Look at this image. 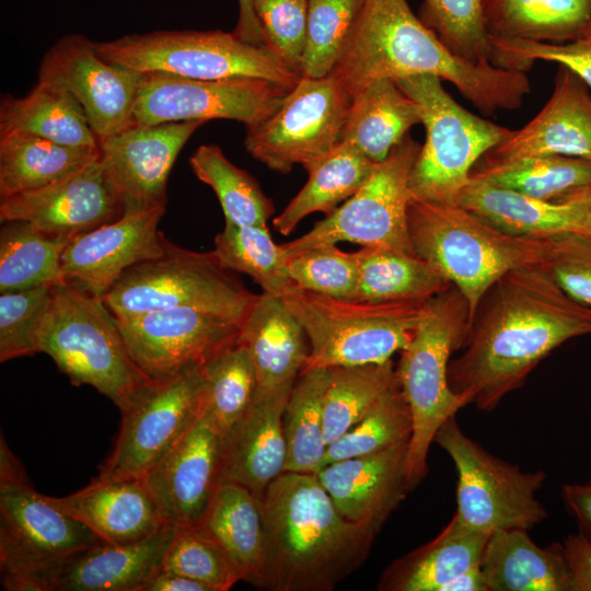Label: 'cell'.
Wrapping results in <instances>:
<instances>
[{"label":"cell","instance_id":"6da1fadb","mask_svg":"<svg viewBox=\"0 0 591 591\" xmlns=\"http://www.w3.org/2000/svg\"><path fill=\"white\" fill-rule=\"evenodd\" d=\"M591 334V309L569 298L543 265L513 269L483 296L449 383L466 405L494 410L565 341Z\"/></svg>","mask_w":591,"mask_h":591},{"label":"cell","instance_id":"7a4b0ae2","mask_svg":"<svg viewBox=\"0 0 591 591\" xmlns=\"http://www.w3.org/2000/svg\"><path fill=\"white\" fill-rule=\"evenodd\" d=\"M333 73L351 97L376 80L437 76L486 115L519 108L531 91L523 71L473 62L452 53L414 14L407 0H364Z\"/></svg>","mask_w":591,"mask_h":591},{"label":"cell","instance_id":"3957f363","mask_svg":"<svg viewBox=\"0 0 591 591\" xmlns=\"http://www.w3.org/2000/svg\"><path fill=\"white\" fill-rule=\"evenodd\" d=\"M259 501L260 589L332 591L363 565L379 534L347 520L313 473H282Z\"/></svg>","mask_w":591,"mask_h":591},{"label":"cell","instance_id":"277c9868","mask_svg":"<svg viewBox=\"0 0 591 591\" xmlns=\"http://www.w3.org/2000/svg\"><path fill=\"white\" fill-rule=\"evenodd\" d=\"M408 229L415 253L465 297L471 321L483 296L500 277L545 264L553 237L509 234L456 202L414 198Z\"/></svg>","mask_w":591,"mask_h":591},{"label":"cell","instance_id":"5b68a950","mask_svg":"<svg viewBox=\"0 0 591 591\" xmlns=\"http://www.w3.org/2000/svg\"><path fill=\"white\" fill-rule=\"evenodd\" d=\"M471 323L470 306L451 286L422 306L412 340L395 368L412 415L406 470L412 490L428 473V452L440 427L466 406L449 383V364L463 348Z\"/></svg>","mask_w":591,"mask_h":591},{"label":"cell","instance_id":"8992f818","mask_svg":"<svg viewBox=\"0 0 591 591\" xmlns=\"http://www.w3.org/2000/svg\"><path fill=\"white\" fill-rule=\"evenodd\" d=\"M38 350L73 384L93 386L120 412L151 381L131 357L104 300L66 282L53 287Z\"/></svg>","mask_w":591,"mask_h":591},{"label":"cell","instance_id":"52a82bcc","mask_svg":"<svg viewBox=\"0 0 591 591\" xmlns=\"http://www.w3.org/2000/svg\"><path fill=\"white\" fill-rule=\"evenodd\" d=\"M281 299L309 339L301 373L391 360L412 340L425 304L340 300L296 286Z\"/></svg>","mask_w":591,"mask_h":591},{"label":"cell","instance_id":"ba28073f","mask_svg":"<svg viewBox=\"0 0 591 591\" xmlns=\"http://www.w3.org/2000/svg\"><path fill=\"white\" fill-rule=\"evenodd\" d=\"M107 61L138 72L200 80L257 78L292 90L301 74L268 46L222 31H154L96 43Z\"/></svg>","mask_w":591,"mask_h":591},{"label":"cell","instance_id":"9c48e42d","mask_svg":"<svg viewBox=\"0 0 591 591\" xmlns=\"http://www.w3.org/2000/svg\"><path fill=\"white\" fill-rule=\"evenodd\" d=\"M441 81L437 76L419 74L396 83L417 103L426 130L410 173L413 198L455 202L477 162L513 130L462 107Z\"/></svg>","mask_w":591,"mask_h":591},{"label":"cell","instance_id":"30bf717a","mask_svg":"<svg viewBox=\"0 0 591 591\" xmlns=\"http://www.w3.org/2000/svg\"><path fill=\"white\" fill-rule=\"evenodd\" d=\"M257 294L220 266L212 251L167 243L163 255L128 268L103 299L117 318L192 308L242 324Z\"/></svg>","mask_w":591,"mask_h":591},{"label":"cell","instance_id":"8fae6325","mask_svg":"<svg viewBox=\"0 0 591 591\" xmlns=\"http://www.w3.org/2000/svg\"><path fill=\"white\" fill-rule=\"evenodd\" d=\"M452 459L457 473L456 511L464 525L483 533L503 529L530 530L547 515L537 499L544 471L524 472L487 452L450 417L434 440Z\"/></svg>","mask_w":591,"mask_h":591},{"label":"cell","instance_id":"7c38bea8","mask_svg":"<svg viewBox=\"0 0 591 591\" xmlns=\"http://www.w3.org/2000/svg\"><path fill=\"white\" fill-rule=\"evenodd\" d=\"M420 144L407 135L376 163L362 187L305 234L281 244L287 260L316 246L341 241L416 254L408 229L410 173Z\"/></svg>","mask_w":591,"mask_h":591},{"label":"cell","instance_id":"4fadbf2b","mask_svg":"<svg viewBox=\"0 0 591 591\" xmlns=\"http://www.w3.org/2000/svg\"><path fill=\"white\" fill-rule=\"evenodd\" d=\"M351 100L333 72L301 77L273 115L247 126L245 149L275 172L308 171L340 141Z\"/></svg>","mask_w":591,"mask_h":591},{"label":"cell","instance_id":"5bb4252c","mask_svg":"<svg viewBox=\"0 0 591 591\" xmlns=\"http://www.w3.org/2000/svg\"><path fill=\"white\" fill-rule=\"evenodd\" d=\"M202 387L201 364L151 380L121 410L118 437L96 477H143L198 418Z\"/></svg>","mask_w":591,"mask_h":591},{"label":"cell","instance_id":"9a60e30c","mask_svg":"<svg viewBox=\"0 0 591 591\" xmlns=\"http://www.w3.org/2000/svg\"><path fill=\"white\" fill-rule=\"evenodd\" d=\"M291 90L257 78L200 80L165 72H143L135 125L233 119L252 126L273 115Z\"/></svg>","mask_w":591,"mask_h":591},{"label":"cell","instance_id":"2e32d148","mask_svg":"<svg viewBox=\"0 0 591 591\" xmlns=\"http://www.w3.org/2000/svg\"><path fill=\"white\" fill-rule=\"evenodd\" d=\"M103 542L81 521L26 480H0V570L44 572L66 557ZM47 587V583H46ZM48 591V589H47Z\"/></svg>","mask_w":591,"mask_h":591},{"label":"cell","instance_id":"e0dca14e","mask_svg":"<svg viewBox=\"0 0 591 591\" xmlns=\"http://www.w3.org/2000/svg\"><path fill=\"white\" fill-rule=\"evenodd\" d=\"M141 72L105 60L81 34L57 40L44 55L38 80L63 85L82 106L99 139L134 123Z\"/></svg>","mask_w":591,"mask_h":591},{"label":"cell","instance_id":"ac0fdd59","mask_svg":"<svg viewBox=\"0 0 591 591\" xmlns=\"http://www.w3.org/2000/svg\"><path fill=\"white\" fill-rule=\"evenodd\" d=\"M117 322L131 357L151 380L202 364L236 343L241 326L192 308L157 310Z\"/></svg>","mask_w":591,"mask_h":591},{"label":"cell","instance_id":"d6986e66","mask_svg":"<svg viewBox=\"0 0 591 591\" xmlns=\"http://www.w3.org/2000/svg\"><path fill=\"white\" fill-rule=\"evenodd\" d=\"M204 123L132 124L99 139L100 160L123 204L124 215L165 208L173 164Z\"/></svg>","mask_w":591,"mask_h":591},{"label":"cell","instance_id":"ffe728a7","mask_svg":"<svg viewBox=\"0 0 591 591\" xmlns=\"http://www.w3.org/2000/svg\"><path fill=\"white\" fill-rule=\"evenodd\" d=\"M124 216L123 204L100 160L69 176L0 202V221H25L71 241Z\"/></svg>","mask_w":591,"mask_h":591},{"label":"cell","instance_id":"44dd1931","mask_svg":"<svg viewBox=\"0 0 591 591\" xmlns=\"http://www.w3.org/2000/svg\"><path fill=\"white\" fill-rule=\"evenodd\" d=\"M164 211L124 215L71 240L61 257L63 282L104 299L128 268L165 253L169 241L158 229Z\"/></svg>","mask_w":591,"mask_h":591},{"label":"cell","instance_id":"7402d4cb","mask_svg":"<svg viewBox=\"0 0 591 591\" xmlns=\"http://www.w3.org/2000/svg\"><path fill=\"white\" fill-rule=\"evenodd\" d=\"M223 439L199 414L177 444L144 476L165 523L202 522L219 484Z\"/></svg>","mask_w":591,"mask_h":591},{"label":"cell","instance_id":"603a6c76","mask_svg":"<svg viewBox=\"0 0 591 591\" xmlns=\"http://www.w3.org/2000/svg\"><path fill=\"white\" fill-rule=\"evenodd\" d=\"M408 442H399L371 455L332 462L315 473L347 520L380 533L412 491L406 470Z\"/></svg>","mask_w":591,"mask_h":591},{"label":"cell","instance_id":"cb8c5ba5","mask_svg":"<svg viewBox=\"0 0 591 591\" xmlns=\"http://www.w3.org/2000/svg\"><path fill=\"white\" fill-rule=\"evenodd\" d=\"M554 90L543 108L484 157L515 160L564 155L591 162V93L570 69L558 65Z\"/></svg>","mask_w":591,"mask_h":591},{"label":"cell","instance_id":"d4e9b609","mask_svg":"<svg viewBox=\"0 0 591 591\" xmlns=\"http://www.w3.org/2000/svg\"><path fill=\"white\" fill-rule=\"evenodd\" d=\"M177 526L165 523L132 543H102L73 553L48 568V591H143L161 569Z\"/></svg>","mask_w":591,"mask_h":591},{"label":"cell","instance_id":"484cf974","mask_svg":"<svg viewBox=\"0 0 591 591\" xmlns=\"http://www.w3.org/2000/svg\"><path fill=\"white\" fill-rule=\"evenodd\" d=\"M291 391L255 393L252 406L223 441L220 482H233L262 498L282 473L287 445L282 418Z\"/></svg>","mask_w":591,"mask_h":591},{"label":"cell","instance_id":"4316f807","mask_svg":"<svg viewBox=\"0 0 591 591\" xmlns=\"http://www.w3.org/2000/svg\"><path fill=\"white\" fill-rule=\"evenodd\" d=\"M49 499L109 544L140 541L165 524L143 477H95L76 493Z\"/></svg>","mask_w":591,"mask_h":591},{"label":"cell","instance_id":"83f0119b","mask_svg":"<svg viewBox=\"0 0 591 591\" xmlns=\"http://www.w3.org/2000/svg\"><path fill=\"white\" fill-rule=\"evenodd\" d=\"M237 341L252 359L256 393L291 391L310 354L308 336L283 300L265 292L242 322Z\"/></svg>","mask_w":591,"mask_h":591},{"label":"cell","instance_id":"f1b7e54d","mask_svg":"<svg viewBox=\"0 0 591 591\" xmlns=\"http://www.w3.org/2000/svg\"><path fill=\"white\" fill-rule=\"evenodd\" d=\"M455 202L509 234L551 237L580 233L591 236L580 206L538 199L482 179L471 177Z\"/></svg>","mask_w":591,"mask_h":591},{"label":"cell","instance_id":"f546056e","mask_svg":"<svg viewBox=\"0 0 591 591\" xmlns=\"http://www.w3.org/2000/svg\"><path fill=\"white\" fill-rule=\"evenodd\" d=\"M480 570L488 591H572L563 544L541 547L524 529L490 533Z\"/></svg>","mask_w":591,"mask_h":591},{"label":"cell","instance_id":"4dcf8cb0","mask_svg":"<svg viewBox=\"0 0 591 591\" xmlns=\"http://www.w3.org/2000/svg\"><path fill=\"white\" fill-rule=\"evenodd\" d=\"M489 535L453 515L434 538L386 567L378 590L444 591L457 576L480 565Z\"/></svg>","mask_w":591,"mask_h":591},{"label":"cell","instance_id":"1f68e13d","mask_svg":"<svg viewBox=\"0 0 591 591\" xmlns=\"http://www.w3.org/2000/svg\"><path fill=\"white\" fill-rule=\"evenodd\" d=\"M417 103L392 79L371 82L351 100L340 141L359 149L374 163L384 161L415 125Z\"/></svg>","mask_w":591,"mask_h":591},{"label":"cell","instance_id":"d6a6232c","mask_svg":"<svg viewBox=\"0 0 591 591\" xmlns=\"http://www.w3.org/2000/svg\"><path fill=\"white\" fill-rule=\"evenodd\" d=\"M25 132L60 144L99 148L82 106L61 84L38 80L22 97L5 95L0 105V134Z\"/></svg>","mask_w":591,"mask_h":591},{"label":"cell","instance_id":"836d02e7","mask_svg":"<svg viewBox=\"0 0 591 591\" xmlns=\"http://www.w3.org/2000/svg\"><path fill=\"white\" fill-rule=\"evenodd\" d=\"M200 524L225 552L241 579L262 588L264 528L259 498L241 484L220 482Z\"/></svg>","mask_w":591,"mask_h":591},{"label":"cell","instance_id":"e575fe53","mask_svg":"<svg viewBox=\"0 0 591 591\" xmlns=\"http://www.w3.org/2000/svg\"><path fill=\"white\" fill-rule=\"evenodd\" d=\"M489 37L564 44L583 38L591 0H482Z\"/></svg>","mask_w":591,"mask_h":591},{"label":"cell","instance_id":"d590c367","mask_svg":"<svg viewBox=\"0 0 591 591\" xmlns=\"http://www.w3.org/2000/svg\"><path fill=\"white\" fill-rule=\"evenodd\" d=\"M354 254L358 265L356 301L424 303L452 286L417 254L378 245L362 246Z\"/></svg>","mask_w":591,"mask_h":591},{"label":"cell","instance_id":"8d00e7d4","mask_svg":"<svg viewBox=\"0 0 591 591\" xmlns=\"http://www.w3.org/2000/svg\"><path fill=\"white\" fill-rule=\"evenodd\" d=\"M99 158V148L65 146L25 132L0 134V199L53 184Z\"/></svg>","mask_w":591,"mask_h":591},{"label":"cell","instance_id":"74e56055","mask_svg":"<svg viewBox=\"0 0 591 591\" xmlns=\"http://www.w3.org/2000/svg\"><path fill=\"white\" fill-rule=\"evenodd\" d=\"M375 164L355 146L339 141L308 170L306 184L273 220L274 228L288 235L310 213L329 215L362 187Z\"/></svg>","mask_w":591,"mask_h":591},{"label":"cell","instance_id":"f35d334b","mask_svg":"<svg viewBox=\"0 0 591 591\" xmlns=\"http://www.w3.org/2000/svg\"><path fill=\"white\" fill-rule=\"evenodd\" d=\"M471 177L538 199L557 201L567 193L591 184V162L564 155L507 161L483 157L472 170Z\"/></svg>","mask_w":591,"mask_h":591},{"label":"cell","instance_id":"ab89813d","mask_svg":"<svg viewBox=\"0 0 591 591\" xmlns=\"http://www.w3.org/2000/svg\"><path fill=\"white\" fill-rule=\"evenodd\" d=\"M201 369L200 415L224 441L253 404L257 385L255 369L247 349L239 341L211 356Z\"/></svg>","mask_w":591,"mask_h":591},{"label":"cell","instance_id":"60d3db41","mask_svg":"<svg viewBox=\"0 0 591 591\" xmlns=\"http://www.w3.org/2000/svg\"><path fill=\"white\" fill-rule=\"evenodd\" d=\"M328 381L329 369H314L302 372L291 390L282 418L285 472L315 474L323 465L327 450L324 396Z\"/></svg>","mask_w":591,"mask_h":591},{"label":"cell","instance_id":"b9f144b4","mask_svg":"<svg viewBox=\"0 0 591 591\" xmlns=\"http://www.w3.org/2000/svg\"><path fill=\"white\" fill-rule=\"evenodd\" d=\"M1 224L0 292L63 282L61 257L70 241L21 220Z\"/></svg>","mask_w":591,"mask_h":591},{"label":"cell","instance_id":"7bdbcfd3","mask_svg":"<svg viewBox=\"0 0 591 591\" xmlns=\"http://www.w3.org/2000/svg\"><path fill=\"white\" fill-rule=\"evenodd\" d=\"M189 165L196 177L217 195L225 223L267 227L275 210L271 200L257 181L229 161L218 146L198 147L189 158Z\"/></svg>","mask_w":591,"mask_h":591},{"label":"cell","instance_id":"ee69618b","mask_svg":"<svg viewBox=\"0 0 591 591\" xmlns=\"http://www.w3.org/2000/svg\"><path fill=\"white\" fill-rule=\"evenodd\" d=\"M212 253L222 268L250 276L265 293L281 298L294 286L282 247L273 241L268 227L225 223Z\"/></svg>","mask_w":591,"mask_h":591},{"label":"cell","instance_id":"f6af8a7d","mask_svg":"<svg viewBox=\"0 0 591 591\" xmlns=\"http://www.w3.org/2000/svg\"><path fill=\"white\" fill-rule=\"evenodd\" d=\"M396 382L392 360L331 368L324 396V436L327 445L354 427Z\"/></svg>","mask_w":591,"mask_h":591},{"label":"cell","instance_id":"bcb514c9","mask_svg":"<svg viewBox=\"0 0 591 591\" xmlns=\"http://www.w3.org/2000/svg\"><path fill=\"white\" fill-rule=\"evenodd\" d=\"M412 415L398 381L348 431L327 445L323 465L371 455L409 440Z\"/></svg>","mask_w":591,"mask_h":591},{"label":"cell","instance_id":"7dc6e473","mask_svg":"<svg viewBox=\"0 0 591 591\" xmlns=\"http://www.w3.org/2000/svg\"><path fill=\"white\" fill-rule=\"evenodd\" d=\"M364 0H309L301 74L321 78L333 72L350 38Z\"/></svg>","mask_w":591,"mask_h":591},{"label":"cell","instance_id":"c3c4849f","mask_svg":"<svg viewBox=\"0 0 591 591\" xmlns=\"http://www.w3.org/2000/svg\"><path fill=\"white\" fill-rule=\"evenodd\" d=\"M161 569L199 581L210 591L230 590L242 580L225 552L200 523L177 526Z\"/></svg>","mask_w":591,"mask_h":591},{"label":"cell","instance_id":"681fc988","mask_svg":"<svg viewBox=\"0 0 591 591\" xmlns=\"http://www.w3.org/2000/svg\"><path fill=\"white\" fill-rule=\"evenodd\" d=\"M419 19L455 55L473 62H491L493 45L482 0H424Z\"/></svg>","mask_w":591,"mask_h":591},{"label":"cell","instance_id":"f907efd6","mask_svg":"<svg viewBox=\"0 0 591 591\" xmlns=\"http://www.w3.org/2000/svg\"><path fill=\"white\" fill-rule=\"evenodd\" d=\"M54 286L0 292V361L32 356L53 299Z\"/></svg>","mask_w":591,"mask_h":591},{"label":"cell","instance_id":"816d5d0a","mask_svg":"<svg viewBox=\"0 0 591 591\" xmlns=\"http://www.w3.org/2000/svg\"><path fill=\"white\" fill-rule=\"evenodd\" d=\"M293 285L302 290L340 300H354L358 265L354 252L326 244L308 250L288 260Z\"/></svg>","mask_w":591,"mask_h":591},{"label":"cell","instance_id":"f5cc1de1","mask_svg":"<svg viewBox=\"0 0 591 591\" xmlns=\"http://www.w3.org/2000/svg\"><path fill=\"white\" fill-rule=\"evenodd\" d=\"M493 65L526 72L536 60L563 65L591 89V42L580 38L564 44L490 37Z\"/></svg>","mask_w":591,"mask_h":591},{"label":"cell","instance_id":"db71d44e","mask_svg":"<svg viewBox=\"0 0 591 591\" xmlns=\"http://www.w3.org/2000/svg\"><path fill=\"white\" fill-rule=\"evenodd\" d=\"M252 3L266 45L301 74L309 0H252Z\"/></svg>","mask_w":591,"mask_h":591},{"label":"cell","instance_id":"11a10c76","mask_svg":"<svg viewBox=\"0 0 591 591\" xmlns=\"http://www.w3.org/2000/svg\"><path fill=\"white\" fill-rule=\"evenodd\" d=\"M543 266L569 298L591 309V236L580 233L554 235Z\"/></svg>","mask_w":591,"mask_h":591},{"label":"cell","instance_id":"9f6ffc18","mask_svg":"<svg viewBox=\"0 0 591 591\" xmlns=\"http://www.w3.org/2000/svg\"><path fill=\"white\" fill-rule=\"evenodd\" d=\"M563 549L572 591H591V542L581 533L568 535Z\"/></svg>","mask_w":591,"mask_h":591},{"label":"cell","instance_id":"6f0895ef","mask_svg":"<svg viewBox=\"0 0 591 591\" xmlns=\"http://www.w3.org/2000/svg\"><path fill=\"white\" fill-rule=\"evenodd\" d=\"M561 496L570 513L577 520L580 531L591 542V482L566 484Z\"/></svg>","mask_w":591,"mask_h":591},{"label":"cell","instance_id":"680465c9","mask_svg":"<svg viewBox=\"0 0 591 591\" xmlns=\"http://www.w3.org/2000/svg\"><path fill=\"white\" fill-rule=\"evenodd\" d=\"M237 3L239 19L233 33L247 43L266 46L252 0H237Z\"/></svg>","mask_w":591,"mask_h":591},{"label":"cell","instance_id":"91938a15","mask_svg":"<svg viewBox=\"0 0 591 591\" xmlns=\"http://www.w3.org/2000/svg\"><path fill=\"white\" fill-rule=\"evenodd\" d=\"M143 591H210L199 581L179 573L160 569L147 583Z\"/></svg>","mask_w":591,"mask_h":591},{"label":"cell","instance_id":"94428289","mask_svg":"<svg viewBox=\"0 0 591 591\" xmlns=\"http://www.w3.org/2000/svg\"><path fill=\"white\" fill-rule=\"evenodd\" d=\"M444 591H488L480 565L457 576L444 588Z\"/></svg>","mask_w":591,"mask_h":591},{"label":"cell","instance_id":"6125c7cd","mask_svg":"<svg viewBox=\"0 0 591 591\" xmlns=\"http://www.w3.org/2000/svg\"><path fill=\"white\" fill-rule=\"evenodd\" d=\"M26 474L15 459L12 452L9 450L5 441L1 438L0 447V480H26Z\"/></svg>","mask_w":591,"mask_h":591},{"label":"cell","instance_id":"be15d7a7","mask_svg":"<svg viewBox=\"0 0 591 591\" xmlns=\"http://www.w3.org/2000/svg\"><path fill=\"white\" fill-rule=\"evenodd\" d=\"M556 202H569L580 206L587 216V220L591 230V184L581 186L567 193Z\"/></svg>","mask_w":591,"mask_h":591},{"label":"cell","instance_id":"e7e4bbea","mask_svg":"<svg viewBox=\"0 0 591 591\" xmlns=\"http://www.w3.org/2000/svg\"><path fill=\"white\" fill-rule=\"evenodd\" d=\"M583 38L591 42V21L589 23V26H588V28L586 31V34H584Z\"/></svg>","mask_w":591,"mask_h":591}]
</instances>
